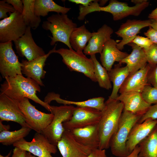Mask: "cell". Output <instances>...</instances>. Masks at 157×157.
<instances>
[{"instance_id":"1","label":"cell","mask_w":157,"mask_h":157,"mask_svg":"<svg viewBox=\"0 0 157 157\" xmlns=\"http://www.w3.org/2000/svg\"><path fill=\"white\" fill-rule=\"evenodd\" d=\"M1 84L0 93L4 94L13 100L18 101L24 98L30 99L51 111V106L40 99L37 96V92H40V85L34 80L17 75L13 77H6Z\"/></svg>"},{"instance_id":"2","label":"cell","mask_w":157,"mask_h":157,"mask_svg":"<svg viewBox=\"0 0 157 157\" xmlns=\"http://www.w3.org/2000/svg\"><path fill=\"white\" fill-rule=\"evenodd\" d=\"M105 104L98 123L100 137L98 149L105 150L110 147L111 139L117 129L124 107L120 101L109 98Z\"/></svg>"},{"instance_id":"3","label":"cell","mask_w":157,"mask_h":157,"mask_svg":"<svg viewBox=\"0 0 157 157\" xmlns=\"http://www.w3.org/2000/svg\"><path fill=\"white\" fill-rule=\"evenodd\" d=\"M142 116L123 110L117 129L110 142V147L113 155L125 157L130 154L126 147L128 138L132 128Z\"/></svg>"},{"instance_id":"4","label":"cell","mask_w":157,"mask_h":157,"mask_svg":"<svg viewBox=\"0 0 157 157\" xmlns=\"http://www.w3.org/2000/svg\"><path fill=\"white\" fill-rule=\"evenodd\" d=\"M42 27L44 30L50 31L52 36L50 44H55L58 42L66 45L69 49H72L69 43V38L72 33L77 24L69 19L66 14H53L43 22Z\"/></svg>"},{"instance_id":"5","label":"cell","mask_w":157,"mask_h":157,"mask_svg":"<svg viewBox=\"0 0 157 157\" xmlns=\"http://www.w3.org/2000/svg\"><path fill=\"white\" fill-rule=\"evenodd\" d=\"M55 53L62 56L63 62L71 71L81 73L92 81L97 82L94 74L93 62L83 52H77L72 49L61 48L56 50Z\"/></svg>"},{"instance_id":"6","label":"cell","mask_w":157,"mask_h":157,"mask_svg":"<svg viewBox=\"0 0 157 157\" xmlns=\"http://www.w3.org/2000/svg\"><path fill=\"white\" fill-rule=\"evenodd\" d=\"M98 2L96 0L92 2L87 8L88 12L89 13L96 11L108 12L112 15L114 21L121 20L129 15L138 16L149 4L146 0L142 3L130 6L126 3L111 0L107 6H101Z\"/></svg>"},{"instance_id":"7","label":"cell","mask_w":157,"mask_h":157,"mask_svg":"<svg viewBox=\"0 0 157 157\" xmlns=\"http://www.w3.org/2000/svg\"><path fill=\"white\" fill-rule=\"evenodd\" d=\"M75 107L72 105L51 106L50 112L54 117L50 124L41 133L52 144L57 146L65 129L63 124L72 116Z\"/></svg>"},{"instance_id":"8","label":"cell","mask_w":157,"mask_h":157,"mask_svg":"<svg viewBox=\"0 0 157 157\" xmlns=\"http://www.w3.org/2000/svg\"><path fill=\"white\" fill-rule=\"evenodd\" d=\"M15 101L24 115L27 124L36 132L41 133L51 123L53 114L38 110L30 103L28 98H24L20 101Z\"/></svg>"},{"instance_id":"9","label":"cell","mask_w":157,"mask_h":157,"mask_svg":"<svg viewBox=\"0 0 157 157\" xmlns=\"http://www.w3.org/2000/svg\"><path fill=\"white\" fill-rule=\"evenodd\" d=\"M27 27L22 14L16 11L11 13L0 21V43L15 41L25 33Z\"/></svg>"},{"instance_id":"10","label":"cell","mask_w":157,"mask_h":157,"mask_svg":"<svg viewBox=\"0 0 157 157\" xmlns=\"http://www.w3.org/2000/svg\"><path fill=\"white\" fill-rule=\"evenodd\" d=\"M13 145L38 157H53L51 154H54L57 151V146L51 143L40 133L36 132L31 142L27 141L24 138Z\"/></svg>"},{"instance_id":"11","label":"cell","mask_w":157,"mask_h":157,"mask_svg":"<svg viewBox=\"0 0 157 157\" xmlns=\"http://www.w3.org/2000/svg\"><path fill=\"white\" fill-rule=\"evenodd\" d=\"M101 116V111L95 108L76 106L75 107L72 117L64 122L65 130L83 128L99 123Z\"/></svg>"},{"instance_id":"12","label":"cell","mask_w":157,"mask_h":157,"mask_svg":"<svg viewBox=\"0 0 157 157\" xmlns=\"http://www.w3.org/2000/svg\"><path fill=\"white\" fill-rule=\"evenodd\" d=\"M12 42L0 43V72L2 77H13L22 75V65L12 48Z\"/></svg>"},{"instance_id":"13","label":"cell","mask_w":157,"mask_h":157,"mask_svg":"<svg viewBox=\"0 0 157 157\" xmlns=\"http://www.w3.org/2000/svg\"><path fill=\"white\" fill-rule=\"evenodd\" d=\"M57 147L63 157H87L92 150L78 142L67 130L63 132Z\"/></svg>"},{"instance_id":"14","label":"cell","mask_w":157,"mask_h":157,"mask_svg":"<svg viewBox=\"0 0 157 157\" xmlns=\"http://www.w3.org/2000/svg\"><path fill=\"white\" fill-rule=\"evenodd\" d=\"M31 28L28 26L25 33L14 41L17 53L20 56L25 57L29 61L46 54L43 49L34 41Z\"/></svg>"},{"instance_id":"15","label":"cell","mask_w":157,"mask_h":157,"mask_svg":"<svg viewBox=\"0 0 157 157\" xmlns=\"http://www.w3.org/2000/svg\"><path fill=\"white\" fill-rule=\"evenodd\" d=\"M152 19L141 20L128 19L122 24L115 34L122 39L117 43V48L122 50L124 46L131 43L142 28L150 26Z\"/></svg>"},{"instance_id":"16","label":"cell","mask_w":157,"mask_h":157,"mask_svg":"<svg viewBox=\"0 0 157 157\" xmlns=\"http://www.w3.org/2000/svg\"><path fill=\"white\" fill-rule=\"evenodd\" d=\"M0 119L2 121L16 122L22 127H30L26 123L25 117L16 102L5 94L1 93Z\"/></svg>"},{"instance_id":"17","label":"cell","mask_w":157,"mask_h":157,"mask_svg":"<svg viewBox=\"0 0 157 157\" xmlns=\"http://www.w3.org/2000/svg\"><path fill=\"white\" fill-rule=\"evenodd\" d=\"M56 44L53 48L45 55L29 61L22 60L21 63L22 72L28 77L35 81L40 86H44L42 79L44 78L46 72L44 70L45 62L47 58L52 53H55Z\"/></svg>"},{"instance_id":"18","label":"cell","mask_w":157,"mask_h":157,"mask_svg":"<svg viewBox=\"0 0 157 157\" xmlns=\"http://www.w3.org/2000/svg\"><path fill=\"white\" fill-rule=\"evenodd\" d=\"M117 99L124 105V110L142 116L151 106L146 102L141 92L130 91L120 94Z\"/></svg>"},{"instance_id":"19","label":"cell","mask_w":157,"mask_h":157,"mask_svg":"<svg viewBox=\"0 0 157 157\" xmlns=\"http://www.w3.org/2000/svg\"><path fill=\"white\" fill-rule=\"evenodd\" d=\"M157 125V120L148 119L140 123H136L132 128L126 143L130 154L135 147L152 131Z\"/></svg>"},{"instance_id":"20","label":"cell","mask_w":157,"mask_h":157,"mask_svg":"<svg viewBox=\"0 0 157 157\" xmlns=\"http://www.w3.org/2000/svg\"><path fill=\"white\" fill-rule=\"evenodd\" d=\"M70 131L81 144L92 150L98 149L100 144L98 124Z\"/></svg>"},{"instance_id":"21","label":"cell","mask_w":157,"mask_h":157,"mask_svg":"<svg viewBox=\"0 0 157 157\" xmlns=\"http://www.w3.org/2000/svg\"><path fill=\"white\" fill-rule=\"evenodd\" d=\"M113 32V29L106 24H104L92 35L83 51L85 55L90 56L101 53L106 42L111 38Z\"/></svg>"},{"instance_id":"22","label":"cell","mask_w":157,"mask_h":157,"mask_svg":"<svg viewBox=\"0 0 157 157\" xmlns=\"http://www.w3.org/2000/svg\"><path fill=\"white\" fill-rule=\"evenodd\" d=\"M151 66L148 63L143 68L129 74L121 87L119 92L134 91L141 92L148 84V76Z\"/></svg>"},{"instance_id":"23","label":"cell","mask_w":157,"mask_h":157,"mask_svg":"<svg viewBox=\"0 0 157 157\" xmlns=\"http://www.w3.org/2000/svg\"><path fill=\"white\" fill-rule=\"evenodd\" d=\"M117 44L116 41L111 38L106 42L100 54L102 65L108 72L111 69L115 62L119 63L129 55L119 50L117 48Z\"/></svg>"},{"instance_id":"24","label":"cell","mask_w":157,"mask_h":157,"mask_svg":"<svg viewBox=\"0 0 157 157\" xmlns=\"http://www.w3.org/2000/svg\"><path fill=\"white\" fill-rule=\"evenodd\" d=\"M128 45L131 47L132 51L119 63L126 64L129 74H131L144 67L147 62L143 49L133 42L130 43Z\"/></svg>"},{"instance_id":"25","label":"cell","mask_w":157,"mask_h":157,"mask_svg":"<svg viewBox=\"0 0 157 157\" xmlns=\"http://www.w3.org/2000/svg\"><path fill=\"white\" fill-rule=\"evenodd\" d=\"M104 100V97H99L83 101H72L62 99L59 94L51 92L49 93L45 97L44 101L49 104L52 101L55 100L57 103L64 105H74L77 106L90 107L102 111L105 106Z\"/></svg>"},{"instance_id":"26","label":"cell","mask_w":157,"mask_h":157,"mask_svg":"<svg viewBox=\"0 0 157 157\" xmlns=\"http://www.w3.org/2000/svg\"><path fill=\"white\" fill-rule=\"evenodd\" d=\"M108 73L110 80L113 83L112 91L108 98L117 99L119 95L118 93L119 89L129 75V72L126 66L122 67L121 64L119 63L115 65Z\"/></svg>"},{"instance_id":"27","label":"cell","mask_w":157,"mask_h":157,"mask_svg":"<svg viewBox=\"0 0 157 157\" xmlns=\"http://www.w3.org/2000/svg\"><path fill=\"white\" fill-rule=\"evenodd\" d=\"M92 35L85 25L76 28L71 33L69 43L72 49L77 52H83L87 43Z\"/></svg>"},{"instance_id":"28","label":"cell","mask_w":157,"mask_h":157,"mask_svg":"<svg viewBox=\"0 0 157 157\" xmlns=\"http://www.w3.org/2000/svg\"><path fill=\"white\" fill-rule=\"evenodd\" d=\"M71 9L60 6L52 0H35L34 12L38 16H46L50 12L66 14Z\"/></svg>"},{"instance_id":"29","label":"cell","mask_w":157,"mask_h":157,"mask_svg":"<svg viewBox=\"0 0 157 157\" xmlns=\"http://www.w3.org/2000/svg\"><path fill=\"white\" fill-rule=\"evenodd\" d=\"M138 145L140 150L138 157H157V125Z\"/></svg>"},{"instance_id":"30","label":"cell","mask_w":157,"mask_h":157,"mask_svg":"<svg viewBox=\"0 0 157 157\" xmlns=\"http://www.w3.org/2000/svg\"><path fill=\"white\" fill-rule=\"evenodd\" d=\"M24 10L22 13L26 25L35 30L39 26L41 20L40 17L36 16L34 12L35 0H22Z\"/></svg>"},{"instance_id":"31","label":"cell","mask_w":157,"mask_h":157,"mask_svg":"<svg viewBox=\"0 0 157 157\" xmlns=\"http://www.w3.org/2000/svg\"><path fill=\"white\" fill-rule=\"evenodd\" d=\"M31 129L28 127H23L18 130L10 131H3L0 132V142L2 144L8 146L24 139L29 133Z\"/></svg>"},{"instance_id":"32","label":"cell","mask_w":157,"mask_h":157,"mask_svg":"<svg viewBox=\"0 0 157 157\" xmlns=\"http://www.w3.org/2000/svg\"><path fill=\"white\" fill-rule=\"evenodd\" d=\"M94 65V73L99 86L107 90L112 88L108 71L100 64L97 59L95 54L90 56Z\"/></svg>"},{"instance_id":"33","label":"cell","mask_w":157,"mask_h":157,"mask_svg":"<svg viewBox=\"0 0 157 157\" xmlns=\"http://www.w3.org/2000/svg\"><path fill=\"white\" fill-rule=\"evenodd\" d=\"M144 101L151 105L157 104V88L152 87L149 84L146 85L141 92Z\"/></svg>"},{"instance_id":"34","label":"cell","mask_w":157,"mask_h":157,"mask_svg":"<svg viewBox=\"0 0 157 157\" xmlns=\"http://www.w3.org/2000/svg\"><path fill=\"white\" fill-rule=\"evenodd\" d=\"M148 64L151 67L157 65V44L153 43L150 47L143 49Z\"/></svg>"},{"instance_id":"35","label":"cell","mask_w":157,"mask_h":157,"mask_svg":"<svg viewBox=\"0 0 157 157\" xmlns=\"http://www.w3.org/2000/svg\"><path fill=\"white\" fill-rule=\"evenodd\" d=\"M148 119L157 120V104L151 106L147 112L141 117L137 123H142Z\"/></svg>"},{"instance_id":"36","label":"cell","mask_w":157,"mask_h":157,"mask_svg":"<svg viewBox=\"0 0 157 157\" xmlns=\"http://www.w3.org/2000/svg\"><path fill=\"white\" fill-rule=\"evenodd\" d=\"M15 11L12 6L6 2L5 0L0 1V19L7 18L8 12L13 13Z\"/></svg>"},{"instance_id":"37","label":"cell","mask_w":157,"mask_h":157,"mask_svg":"<svg viewBox=\"0 0 157 157\" xmlns=\"http://www.w3.org/2000/svg\"><path fill=\"white\" fill-rule=\"evenodd\" d=\"M131 42H133L142 49L150 47L153 43L147 37L137 35Z\"/></svg>"},{"instance_id":"38","label":"cell","mask_w":157,"mask_h":157,"mask_svg":"<svg viewBox=\"0 0 157 157\" xmlns=\"http://www.w3.org/2000/svg\"><path fill=\"white\" fill-rule=\"evenodd\" d=\"M148 83L157 88V65L151 67L148 76Z\"/></svg>"},{"instance_id":"39","label":"cell","mask_w":157,"mask_h":157,"mask_svg":"<svg viewBox=\"0 0 157 157\" xmlns=\"http://www.w3.org/2000/svg\"><path fill=\"white\" fill-rule=\"evenodd\" d=\"M6 2L13 7L15 11L22 13L24 10V5L22 0H6Z\"/></svg>"},{"instance_id":"40","label":"cell","mask_w":157,"mask_h":157,"mask_svg":"<svg viewBox=\"0 0 157 157\" xmlns=\"http://www.w3.org/2000/svg\"><path fill=\"white\" fill-rule=\"evenodd\" d=\"M144 35L148 38L153 43L157 44V31L151 26L149 27L148 29L144 33Z\"/></svg>"},{"instance_id":"41","label":"cell","mask_w":157,"mask_h":157,"mask_svg":"<svg viewBox=\"0 0 157 157\" xmlns=\"http://www.w3.org/2000/svg\"><path fill=\"white\" fill-rule=\"evenodd\" d=\"M87 157H108L106 154L105 149H97L92 150Z\"/></svg>"},{"instance_id":"42","label":"cell","mask_w":157,"mask_h":157,"mask_svg":"<svg viewBox=\"0 0 157 157\" xmlns=\"http://www.w3.org/2000/svg\"><path fill=\"white\" fill-rule=\"evenodd\" d=\"M26 151L18 147H15L11 157H26Z\"/></svg>"},{"instance_id":"43","label":"cell","mask_w":157,"mask_h":157,"mask_svg":"<svg viewBox=\"0 0 157 157\" xmlns=\"http://www.w3.org/2000/svg\"><path fill=\"white\" fill-rule=\"evenodd\" d=\"M69 1L75 3L76 4H80L84 6H89L90 3L94 1L93 0H69Z\"/></svg>"},{"instance_id":"44","label":"cell","mask_w":157,"mask_h":157,"mask_svg":"<svg viewBox=\"0 0 157 157\" xmlns=\"http://www.w3.org/2000/svg\"><path fill=\"white\" fill-rule=\"evenodd\" d=\"M148 17L149 19L152 20L157 19V7L149 14Z\"/></svg>"},{"instance_id":"45","label":"cell","mask_w":157,"mask_h":157,"mask_svg":"<svg viewBox=\"0 0 157 157\" xmlns=\"http://www.w3.org/2000/svg\"><path fill=\"white\" fill-rule=\"evenodd\" d=\"M2 121L0 120V132L3 131H8L10 127L9 125H3Z\"/></svg>"},{"instance_id":"46","label":"cell","mask_w":157,"mask_h":157,"mask_svg":"<svg viewBox=\"0 0 157 157\" xmlns=\"http://www.w3.org/2000/svg\"><path fill=\"white\" fill-rule=\"evenodd\" d=\"M150 26L157 31V19L152 20V22Z\"/></svg>"},{"instance_id":"47","label":"cell","mask_w":157,"mask_h":157,"mask_svg":"<svg viewBox=\"0 0 157 157\" xmlns=\"http://www.w3.org/2000/svg\"><path fill=\"white\" fill-rule=\"evenodd\" d=\"M146 0H132L131 2L135 4V5L142 3Z\"/></svg>"},{"instance_id":"48","label":"cell","mask_w":157,"mask_h":157,"mask_svg":"<svg viewBox=\"0 0 157 157\" xmlns=\"http://www.w3.org/2000/svg\"><path fill=\"white\" fill-rule=\"evenodd\" d=\"M108 1V0H100L99 1L100 3H99V5L101 6H103L104 5L106 2Z\"/></svg>"},{"instance_id":"49","label":"cell","mask_w":157,"mask_h":157,"mask_svg":"<svg viewBox=\"0 0 157 157\" xmlns=\"http://www.w3.org/2000/svg\"><path fill=\"white\" fill-rule=\"evenodd\" d=\"M26 157H35V156L32 155L30 152H26Z\"/></svg>"},{"instance_id":"50","label":"cell","mask_w":157,"mask_h":157,"mask_svg":"<svg viewBox=\"0 0 157 157\" xmlns=\"http://www.w3.org/2000/svg\"><path fill=\"white\" fill-rule=\"evenodd\" d=\"M11 152L12 150L10 151L8 153V154L7 155L5 156H3L2 155L0 154V157H10L11 154Z\"/></svg>"},{"instance_id":"51","label":"cell","mask_w":157,"mask_h":157,"mask_svg":"<svg viewBox=\"0 0 157 157\" xmlns=\"http://www.w3.org/2000/svg\"><path fill=\"white\" fill-rule=\"evenodd\" d=\"M110 157H113L111 156Z\"/></svg>"}]
</instances>
